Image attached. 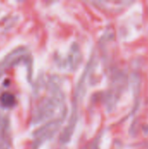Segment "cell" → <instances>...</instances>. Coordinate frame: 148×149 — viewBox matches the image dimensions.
<instances>
[{
    "label": "cell",
    "mask_w": 148,
    "mask_h": 149,
    "mask_svg": "<svg viewBox=\"0 0 148 149\" xmlns=\"http://www.w3.org/2000/svg\"><path fill=\"white\" fill-rule=\"evenodd\" d=\"M1 101H2V104L5 107H10L14 104V101H15V99H14V96L10 93H3L1 97Z\"/></svg>",
    "instance_id": "6da1fadb"
}]
</instances>
